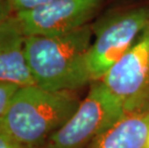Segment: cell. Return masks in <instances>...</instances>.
I'll use <instances>...</instances> for the list:
<instances>
[{
  "mask_svg": "<svg viewBox=\"0 0 149 148\" xmlns=\"http://www.w3.org/2000/svg\"><path fill=\"white\" fill-rule=\"evenodd\" d=\"M91 23L57 36L26 37V57L36 86L74 91L91 84L86 58L93 42Z\"/></svg>",
  "mask_w": 149,
  "mask_h": 148,
  "instance_id": "1",
  "label": "cell"
},
{
  "mask_svg": "<svg viewBox=\"0 0 149 148\" xmlns=\"http://www.w3.org/2000/svg\"><path fill=\"white\" fill-rule=\"evenodd\" d=\"M73 91L19 88L1 119L4 128L25 148H44L47 141L77 110Z\"/></svg>",
  "mask_w": 149,
  "mask_h": 148,
  "instance_id": "2",
  "label": "cell"
},
{
  "mask_svg": "<svg viewBox=\"0 0 149 148\" xmlns=\"http://www.w3.org/2000/svg\"><path fill=\"white\" fill-rule=\"evenodd\" d=\"M91 27L93 42L86 58L91 83L100 80L149 27V6L109 11Z\"/></svg>",
  "mask_w": 149,
  "mask_h": 148,
  "instance_id": "3",
  "label": "cell"
},
{
  "mask_svg": "<svg viewBox=\"0 0 149 148\" xmlns=\"http://www.w3.org/2000/svg\"><path fill=\"white\" fill-rule=\"evenodd\" d=\"M124 115L121 104L105 85L100 80L93 81L74 114L44 148H87Z\"/></svg>",
  "mask_w": 149,
  "mask_h": 148,
  "instance_id": "4",
  "label": "cell"
},
{
  "mask_svg": "<svg viewBox=\"0 0 149 148\" xmlns=\"http://www.w3.org/2000/svg\"><path fill=\"white\" fill-rule=\"evenodd\" d=\"M100 81L125 114H149V27Z\"/></svg>",
  "mask_w": 149,
  "mask_h": 148,
  "instance_id": "5",
  "label": "cell"
},
{
  "mask_svg": "<svg viewBox=\"0 0 149 148\" xmlns=\"http://www.w3.org/2000/svg\"><path fill=\"white\" fill-rule=\"evenodd\" d=\"M107 0H51L15 14L26 37L57 36L91 23Z\"/></svg>",
  "mask_w": 149,
  "mask_h": 148,
  "instance_id": "6",
  "label": "cell"
},
{
  "mask_svg": "<svg viewBox=\"0 0 149 148\" xmlns=\"http://www.w3.org/2000/svg\"><path fill=\"white\" fill-rule=\"evenodd\" d=\"M26 36L15 14L0 22V81L18 87L34 86L26 57Z\"/></svg>",
  "mask_w": 149,
  "mask_h": 148,
  "instance_id": "7",
  "label": "cell"
},
{
  "mask_svg": "<svg viewBox=\"0 0 149 148\" xmlns=\"http://www.w3.org/2000/svg\"><path fill=\"white\" fill-rule=\"evenodd\" d=\"M149 114H125L87 148H148Z\"/></svg>",
  "mask_w": 149,
  "mask_h": 148,
  "instance_id": "8",
  "label": "cell"
},
{
  "mask_svg": "<svg viewBox=\"0 0 149 148\" xmlns=\"http://www.w3.org/2000/svg\"><path fill=\"white\" fill-rule=\"evenodd\" d=\"M20 87L0 81V120L5 115L13 97Z\"/></svg>",
  "mask_w": 149,
  "mask_h": 148,
  "instance_id": "9",
  "label": "cell"
},
{
  "mask_svg": "<svg viewBox=\"0 0 149 148\" xmlns=\"http://www.w3.org/2000/svg\"><path fill=\"white\" fill-rule=\"evenodd\" d=\"M15 14L20 12H26L50 2L51 0H10Z\"/></svg>",
  "mask_w": 149,
  "mask_h": 148,
  "instance_id": "10",
  "label": "cell"
},
{
  "mask_svg": "<svg viewBox=\"0 0 149 148\" xmlns=\"http://www.w3.org/2000/svg\"><path fill=\"white\" fill-rule=\"evenodd\" d=\"M0 148H25L9 133L0 120Z\"/></svg>",
  "mask_w": 149,
  "mask_h": 148,
  "instance_id": "11",
  "label": "cell"
},
{
  "mask_svg": "<svg viewBox=\"0 0 149 148\" xmlns=\"http://www.w3.org/2000/svg\"><path fill=\"white\" fill-rule=\"evenodd\" d=\"M14 14L10 0H0V22Z\"/></svg>",
  "mask_w": 149,
  "mask_h": 148,
  "instance_id": "12",
  "label": "cell"
},
{
  "mask_svg": "<svg viewBox=\"0 0 149 148\" xmlns=\"http://www.w3.org/2000/svg\"><path fill=\"white\" fill-rule=\"evenodd\" d=\"M148 148H149V134H148Z\"/></svg>",
  "mask_w": 149,
  "mask_h": 148,
  "instance_id": "13",
  "label": "cell"
}]
</instances>
